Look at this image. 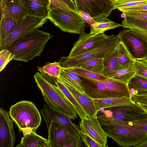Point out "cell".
<instances>
[{"mask_svg": "<svg viewBox=\"0 0 147 147\" xmlns=\"http://www.w3.org/2000/svg\"><path fill=\"white\" fill-rule=\"evenodd\" d=\"M53 37L49 33L37 29L20 38L6 48L15 55L14 60L27 63L40 56L46 43Z\"/></svg>", "mask_w": 147, "mask_h": 147, "instance_id": "obj_1", "label": "cell"}, {"mask_svg": "<svg viewBox=\"0 0 147 147\" xmlns=\"http://www.w3.org/2000/svg\"><path fill=\"white\" fill-rule=\"evenodd\" d=\"M34 78L43 99L51 108L71 119L77 118L72 105L55 82L47 80L39 72L36 73Z\"/></svg>", "mask_w": 147, "mask_h": 147, "instance_id": "obj_2", "label": "cell"}, {"mask_svg": "<svg viewBox=\"0 0 147 147\" xmlns=\"http://www.w3.org/2000/svg\"><path fill=\"white\" fill-rule=\"evenodd\" d=\"M9 114L24 135L35 132L41 124L40 113L31 101L23 100L16 103L10 107Z\"/></svg>", "mask_w": 147, "mask_h": 147, "instance_id": "obj_3", "label": "cell"}, {"mask_svg": "<svg viewBox=\"0 0 147 147\" xmlns=\"http://www.w3.org/2000/svg\"><path fill=\"white\" fill-rule=\"evenodd\" d=\"M102 127L108 137L123 147H135L147 138L145 131L125 122L116 121Z\"/></svg>", "mask_w": 147, "mask_h": 147, "instance_id": "obj_4", "label": "cell"}, {"mask_svg": "<svg viewBox=\"0 0 147 147\" xmlns=\"http://www.w3.org/2000/svg\"><path fill=\"white\" fill-rule=\"evenodd\" d=\"M100 123L108 125L115 121L129 122L147 119V113L135 103L102 109L98 112Z\"/></svg>", "mask_w": 147, "mask_h": 147, "instance_id": "obj_5", "label": "cell"}, {"mask_svg": "<svg viewBox=\"0 0 147 147\" xmlns=\"http://www.w3.org/2000/svg\"><path fill=\"white\" fill-rule=\"evenodd\" d=\"M120 42L117 36L110 35L105 41L94 48L74 57H61L59 62L62 67H79L89 60L104 58L118 47Z\"/></svg>", "mask_w": 147, "mask_h": 147, "instance_id": "obj_6", "label": "cell"}, {"mask_svg": "<svg viewBox=\"0 0 147 147\" xmlns=\"http://www.w3.org/2000/svg\"><path fill=\"white\" fill-rule=\"evenodd\" d=\"M47 18L63 32L80 35L84 32L86 22L79 14L60 9L49 10Z\"/></svg>", "mask_w": 147, "mask_h": 147, "instance_id": "obj_7", "label": "cell"}, {"mask_svg": "<svg viewBox=\"0 0 147 147\" xmlns=\"http://www.w3.org/2000/svg\"><path fill=\"white\" fill-rule=\"evenodd\" d=\"M78 12L82 11L89 14L96 21L104 22L114 10L109 0H74Z\"/></svg>", "mask_w": 147, "mask_h": 147, "instance_id": "obj_8", "label": "cell"}, {"mask_svg": "<svg viewBox=\"0 0 147 147\" xmlns=\"http://www.w3.org/2000/svg\"><path fill=\"white\" fill-rule=\"evenodd\" d=\"M117 36L133 59L146 58L147 41L134 33L130 28H125Z\"/></svg>", "mask_w": 147, "mask_h": 147, "instance_id": "obj_9", "label": "cell"}, {"mask_svg": "<svg viewBox=\"0 0 147 147\" xmlns=\"http://www.w3.org/2000/svg\"><path fill=\"white\" fill-rule=\"evenodd\" d=\"M47 20V18L27 15L7 37L0 40V50L7 48L14 41L26 34L42 27Z\"/></svg>", "mask_w": 147, "mask_h": 147, "instance_id": "obj_10", "label": "cell"}, {"mask_svg": "<svg viewBox=\"0 0 147 147\" xmlns=\"http://www.w3.org/2000/svg\"><path fill=\"white\" fill-rule=\"evenodd\" d=\"M109 36L104 33L92 34L84 32L74 44L68 56L73 57L88 51L104 42Z\"/></svg>", "mask_w": 147, "mask_h": 147, "instance_id": "obj_11", "label": "cell"}, {"mask_svg": "<svg viewBox=\"0 0 147 147\" xmlns=\"http://www.w3.org/2000/svg\"><path fill=\"white\" fill-rule=\"evenodd\" d=\"M79 124L82 133L88 135L102 147L107 146L108 135L102 128L97 116L82 119Z\"/></svg>", "mask_w": 147, "mask_h": 147, "instance_id": "obj_12", "label": "cell"}, {"mask_svg": "<svg viewBox=\"0 0 147 147\" xmlns=\"http://www.w3.org/2000/svg\"><path fill=\"white\" fill-rule=\"evenodd\" d=\"M79 76L85 93L92 99L114 98L110 91L102 80Z\"/></svg>", "mask_w": 147, "mask_h": 147, "instance_id": "obj_13", "label": "cell"}, {"mask_svg": "<svg viewBox=\"0 0 147 147\" xmlns=\"http://www.w3.org/2000/svg\"><path fill=\"white\" fill-rule=\"evenodd\" d=\"M8 112L0 109V147H13L16 140L13 121Z\"/></svg>", "mask_w": 147, "mask_h": 147, "instance_id": "obj_14", "label": "cell"}, {"mask_svg": "<svg viewBox=\"0 0 147 147\" xmlns=\"http://www.w3.org/2000/svg\"><path fill=\"white\" fill-rule=\"evenodd\" d=\"M48 129L49 147H63L66 142L73 136L65 126L57 122H51Z\"/></svg>", "mask_w": 147, "mask_h": 147, "instance_id": "obj_15", "label": "cell"}, {"mask_svg": "<svg viewBox=\"0 0 147 147\" xmlns=\"http://www.w3.org/2000/svg\"><path fill=\"white\" fill-rule=\"evenodd\" d=\"M27 15L47 18L49 0H20Z\"/></svg>", "mask_w": 147, "mask_h": 147, "instance_id": "obj_16", "label": "cell"}, {"mask_svg": "<svg viewBox=\"0 0 147 147\" xmlns=\"http://www.w3.org/2000/svg\"><path fill=\"white\" fill-rule=\"evenodd\" d=\"M61 81L65 84L74 97L88 117H94L97 116L98 111L92 98L86 93H83L68 84Z\"/></svg>", "mask_w": 147, "mask_h": 147, "instance_id": "obj_17", "label": "cell"}, {"mask_svg": "<svg viewBox=\"0 0 147 147\" xmlns=\"http://www.w3.org/2000/svg\"><path fill=\"white\" fill-rule=\"evenodd\" d=\"M98 112L102 109L130 105L136 103L132 98H110L103 99H93Z\"/></svg>", "mask_w": 147, "mask_h": 147, "instance_id": "obj_18", "label": "cell"}, {"mask_svg": "<svg viewBox=\"0 0 147 147\" xmlns=\"http://www.w3.org/2000/svg\"><path fill=\"white\" fill-rule=\"evenodd\" d=\"M58 78L61 81L68 84L81 92L85 93L79 76L71 68L62 67L60 76Z\"/></svg>", "mask_w": 147, "mask_h": 147, "instance_id": "obj_19", "label": "cell"}, {"mask_svg": "<svg viewBox=\"0 0 147 147\" xmlns=\"http://www.w3.org/2000/svg\"><path fill=\"white\" fill-rule=\"evenodd\" d=\"M17 147H49L47 140L32 131L22 137Z\"/></svg>", "mask_w": 147, "mask_h": 147, "instance_id": "obj_20", "label": "cell"}, {"mask_svg": "<svg viewBox=\"0 0 147 147\" xmlns=\"http://www.w3.org/2000/svg\"><path fill=\"white\" fill-rule=\"evenodd\" d=\"M118 50V47L103 58L102 75L107 78H111L115 71L117 69Z\"/></svg>", "mask_w": 147, "mask_h": 147, "instance_id": "obj_21", "label": "cell"}, {"mask_svg": "<svg viewBox=\"0 0 147 147\" xmlns=\"http://www.w3.org/2000/svg\"><path fill=\"white\" fill-rule=\"evenodd\" d=\"M1 11V13L9 15L18 24L27 16L20 0L7 4Z\"/></svg>", "mask_w": 147, "mask_h": 147, "instance_id": "obj_22", "label": "cell"}, {"mask_svg": "<svg viewBox=\"0 0 147 147\" xmlns=\"http://www.w3.org/2000/svg\"><path fill=\"white\" fill-rule=\"evenodd\" d=\"M54 80L56 85L61 90L71 103L76 112L81 119L87 118L88 117L81 106L70 93L65 84L58 78L55 79Z\"/></svg>", "mask_w": 147, "mask_h": 147, "instance_id": "obj_23", "label": "cell"}, {"mask_svg": "<svg viewBox=\"0 0 147 147\" xmlns=\"http://www.w3.org/2000/svg\"><path fill=\"white\" fill-rule=\"evenodd\" d=\"M0 22V40L7 37L18 25L9 15L6 13H1Z\"/></svg>", "mask_w": 147, "mask_h": 147, "instance_id": "obj_24", "label": "cell"}, {"mask_svg": "<svg viewBox=\"0 0 147 147\" xmlns=\"http://www.w3.org/2000/svg\"><path fill=\"white\" fill-rule=\"evenodd\" d=\"M37 67L41 74L47 80L59 78L62 68L59 62L56 61L49 63L42 67Z\"/></svg>", "mask_w": 147, "mask_h": 147, "instance_id": "obj_25", "label": "cell"}, {"mask_svg": "<svg viewBox=\"0 0 147 147\" xmlns=\"http://www.w3.org/2000/svg\"><path fill=\"white\" fill-rule=\"evenodd\" d=\"M71 119L64 115L57 112L53 115L52 119L53 121L59 123L65 126L72 134L73 136L79 135L81 138L82 134L80 127L73 123Z\"/></svg>", "mask_w": 147, "mask_h": 147, "instance_id": "obj_26", "label": "cell"}, {"mask_svg": "<svg viewBox=\"0 0 147 147\" xmlns=\"http://www.w3.org/2000/svg\"><path fill=\"white\" fill-rule=\"evenodd\" d=\"M117 69L134 67V60L131 57L123 43L120 41L118 46Z\"/></svg>", "mask_w": 147, "mask_h": 147, "instance_id": "obj_27", "label": "cell"}, {"mask_svg": "<svg viewBox=\"0 0 147 147\" xmlns=\"http://www.w3.org/2000/svg\"><path fill=\"white\" fill-rule=\"evenodd\" d=\"M136 74L134 67H126L117 69L110 79L128 85L129 81Z\"/></svg>", "mask_w": 147, "mask_h": 147, "instance_id": "obj_28", "label": "cell"}, {"mask_svg": "<svg viewBox=\"0 0 147 147\" xmlns=\"http://www.w3.org/2000/svg\"><path fill=\"white\" fill-rule=\"evenodd\" d=\"M125 15L122 22L123 27L135 28L147 32V21Z\"/></svg>", "mask_w": 147, "mask_h": 147, "instance_id": "obj_29", "label": "cell"}, {"mask_svg": "<svg viewBox=\"0 0 147 147\" xmlns=\"http://www.w3.org/2000/svg\"><path fill=\"white\" fill-rule=\"evenodd\" d=\"M128 86L132 96L136 92L147 90V79L135 74L129 81Z\"/></svg>", "mask_w": 147, "mask_h": 147, "instance_id": "obj_30", "label": "cell"}, {"mask_svg": "<svg viewBox=\"0 0 147 147\" xmlns=\"http://www.w3.org/2000/svg\"><path fill=\"white\" fill-rule=\"evenodd\" d=\"M121 26H122L121 24L115 23L108 19L103 22L90 26V33L92 34L103 33L107 30Z\"/></svg>", "mask_w": 147, "mask_h": 147, "instance_id": "obj_31", "label": "cell"}, {"mask_svg": "<svg viewBox=\"0 0 147 147\" xmlns=\"http://www.w3.org/2000/svg\"><path fill=\"white\" fill-rule=\"evenodd\" d=\"M103 59V58H97L90 60L85 62L78 67L102 75Z\"/></svg>", "mask_w": 147, "mask_h": 147, "instance_id": "obj_32", "label": "cell"}, {"mask_svg": "<svg viewBox=\"0 0 147 147\" xmlns=\"http://www.w3.org/2000/svg\"><path fill=\"white\" fill-rule=\"evenodd\" d=\"M147 2V0H115L111 3L114 9L119 10Z\"/></svg>", "mask_w": 147, "mask_h": 147, "instance_id": "obj_33", "label": "cell"}, {"mask_svg": "<svg viewBox=\"0 0 147 147\" xmlns=\"http://www.w3.org/2000/svg\"><path fill=\"white\" fill-rule=\"evenodd\" d=\"M134 67L137 75L147 79V59L146 58L134 60Z\"/></svg>", "mask_w": 147, "mask_h": 147, "instance_id": "obj_34", "label": "cell"}, {"mask_svg": "<svg viewBox=\"0 0 147 147\" xmlns=\"http://www.w3.org/2000/svg\"><path fill=\"white\" fill-rule=\"evenodd\" d=\"M15 55L7 48L0 51V71L5 67L8 63L12 60L14 59Z\"/></svg>", "mask_w": 147, "mask_h": 147, "instance_id": "obj_35", "label": "cell"}, {"mask_svg": "<svg viewBox=\"0 0 147 147\" xmlns=\"http://www.w3.org/2000/svg\"><path fill=\"white\" fill-rule=\"evenodd\" d=\"M70 68L79 76L98 80H104L107 78L103 75L96 74L80 67Z\"/></svg>", "mask_w": 147, "mask_h": 147, "instance_id": "obj_36", "label": "cell"}, {"mask_svg": "<svg viewBox=\"0 0 147 147\" xmlns=\"http://www.w3.org/2000/svg\"><path fill=\"white\" fill-rule=\"evenodd\" d=\"M49 10L60 9L74 13L61 0H49Z\"/></svg>", "mask_w": 147, "mask_h": 147, "instance_id": "obj_37", "label": "cell"}, {"mask_svg": "<svg viewBox=\"0 0 147 147\" xmlns=\"http://www.w3.org/2000/svg\"><path fill=\"white\" fill-rule=\"evenodd\" d=\"M136 102H138L147 106V90L136 92L132 96Z\"/></svg>", "mask_w": 147, "mask_h": 147, "instance_id": "obj_38", "label": "cell"}, {"mask_svg": "<svg viewBox=\"0 0 147 147\" xmlns=\"http://www.w3.org/2000/svg\"><path fill=\"white\" fill-rule=\"evenodd\" d=\"M81 138L86 146L88 147H102L94 139L87 134H82Z\"/></svg>", "mask_w": 147, "mask_h": 147, "instance_id": "obj_39", "label": "cell"}, {"mask_svg": "<svg viewBox=\"0 0 147 147\" xmlns=\"http://www.w3.org/2000/svg\"><path fill=\"white\" fill-rule=\"evenodd\" d=\"M123 13L126 12H139L147 11V2L119 10Z\"/></svg>", "mask_w": 147, "mask_h": 147, "instance_id": "obj_40", "label": "cell"}, {"mask_svg": "<svg viewBox=\"0 0 147 147\" xmlns=\"http://www.w3.org/2000/svg\"><path fill=\"white\" fill-rule=\"evenodd\" d=\"M81 137L79 135L74 136L65 143L63 147H80L82 146Z\"/></svg>", "mask_w": 147, "mask_h": 147, "instance_id": "obj_41", "label": "cell"}, {"mask_svg": "<svg viewBox=\"0 0 147 147\" xmlns=\"http://www.w3.org/2000/svg\"><path fill=\"white\" fill-rule=\"evenodd\" d=\"M125 15L137 19L147 21V11L139 12H126Z\"/></svg>", "mask_w": 147, "mask_h": 147, "instance_id": "obj_42", "label": "cell"}, {"mask_svg": "<svg viewBox=\"0 0 147 147\" xmlns=\"http://www.w3.org/2000/svg\"><path fill=\"white\" fill-rule=\"evenodd\" d=\"M126 123L129 125L134 126L144 131L146 133L147 135V119Z\"/></svg>", "mask_w": 147, "mask_h": 147, "instance_id": "obj_43", "label": "cell"}, {"mask_svg": "<svg viewBox=\"0 0 147 147\" xmlns=\"http://www.w3.org/2000/svg\"><path fill=\"white\" fill-rule=\"evenodd\" d=\"M78 13L86 21V22L90 26L99 23L96 21L89 14L86 13L81 11H79Z\"/></svg>", "mask_w": 147, "mask_h": 147, "instance_id": "obj_44", "label": "cell"}, {"mask_svg": "<svg viewBox=\"0 0 147 147\" xmlns=\"http://www.w3.org/2000/svg\"><path fill=\"white\" fill-rule=\"evenodd\" d=\"M75 12L79 14L76 7L74 1L72 0H61Z\"/></svg>", "mask_w": 147, "mask_h": 147, "instance_id": "obj_45", "label": "cell"}, {"mask_svg": "<svg viewBox=\"0 0 147 147\" xmlns=\"http://www.w3.org/2000/svg\"><path fill=\"white\" fill-rule=\"evenodd\" d=\"M130 29L135 34L141 37L147 41V32L135 28H130Z\"/></svg>", "mask_w": 147, "mask_h": 147, "instance_id": "obj_46", "label": "cell"}, {"mask_svg": "<svg viewBox=\"0 0 147 147\" xmlns=\"http://www.w3.org/2000/svg\"><path fill=\"white\" fill-rule=\"evenodd\" d=\"M20 0H0V7L1 10L7 4L11 3H16Z\"/></svg>", "mask_w": 147, "mask_h": 147, "instance_id": "obj_47", "label": "cell"}, {"mask_svg": "<svg viewBox=\"0 0 147 147\" xmlns=\"http://www.w3.org/2000/svg\"><path fill=\"white\" fill-rule=\"evenodd\" d=\"M135 147H147V138L136 146Z\"/></svg>", "mask_w": 147, "mask_h": 147, "instance_id": "obj_48", "label": "cell"}, {"mask_svg": "<svg viewBox=\"0 0 147 147\" xmlns=\"http://www.w3.org/2000/svg\"><path fill=\"white\" fill-rule=\"evenodd\" d=\"M138 105L147 113V106L138 102H136Z\"/></svg>", "mask_w": 147, "mask_h": 147, "instance_id": "obj_49", "label": "cell"}, {"mask_svg": "<svg viewBox=\"0 0 147 147\" xmlns=\"http://www.w3.org/2000/svg\"><path fill=\"white\" fill-rule=\"evenodd\" d=\"M125 13H123L121 15V17L122 18H124L125 17Z\"/></svg>", "mask_w": 147, "mask_h": 147, "instance_id": "obj_50", "label": "cell"}, {"mask_svg": "<svg viewBox=\"0 0 147 147\" xmlns=\"http://www.w3.org/2000/svg\"><path fill=\"white\" fill-rule=\"evenodd\" d=\"M115 0H109V1H110V2L112 3H113V1H115Z\"/></svg>", "mask_w": 147, "mask_h": 147, "instance_id": "obj_51", "label": "cell"}, {"mask_svg": "<svg viewBox=\"0 0 147 147\" xmlns=\"http://www.w3.org/2000/svg\"><path fill=\"white\" fill-rule=\"evenodd\" d=\"M146 58L147 59V57H146Z\"/></svg>", "mask_w": 147, "mask_h": 147, "instance_id": "obj_52", "label": "cell"}]
</instances>
